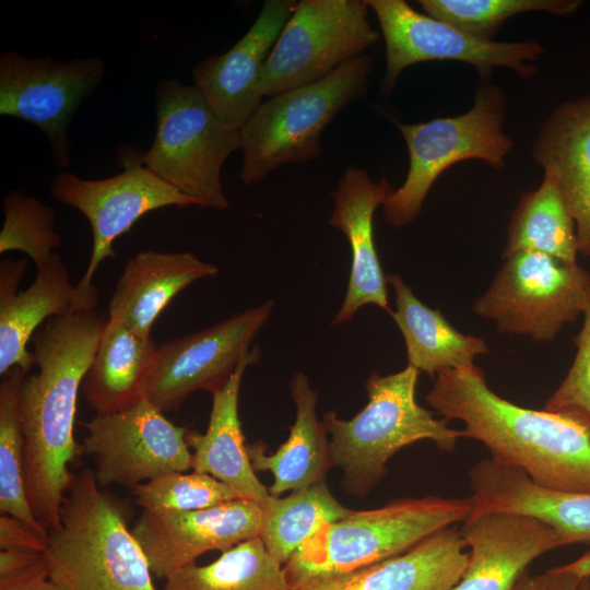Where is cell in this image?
Segmentation results:
<instances>
[{
	"label": "cell",
	"instance_id": "1",
	"mask_svg": "<svg viewBox=\"0 0 590 590\" xmlns=\"http://www.w3.org/2000/svg\"><path fill=\"white\" fill-rule=\"evenodd\" d=\"M106 321L94 309L54 317L32 338L38 370L25 376L20 394L26 489L34 515L48 530L59 527L73 480L78 394Z\"/></svg>",
	"mask_w": 590,
	"mask_h": 590
},
{
	"label": "cell",
	"instance_id": "2",
	"mask_svg": "<svg viewBox=\"0 0 590 590\" xmlns=\"http://www.w3.org/2000/svg\"><path fill=\"white\" fill-rule=\"evenodd\" d=\"M426 401L442 418L461 421L463 438L480 441L492 460L521 470L535 485L590 493V433L559 414L499 397L482 368L439 371Z\"/></svg>",
	"mask_w": 590,
	"mask_h": 590
},
{
	"label": "cell",
	"instance_id": "3",
	"mask_svg": "<svg viewBox=\"0 0 590 590\" xmlns=\"http://www.w3.org/2000/svg\"><path fill=\"white\" fill-rule=\"evenodd\" d=\"M420 371L403 369L379 375L370 373L364 384L368 401L352 418H341L335 411L323 414L330 436L333 465L342 470L346 492L364 498L384 479L388 461L401 449L421 440L433 441L445 452L455 451L462 430L450 428L446 418L416 400Z\"/></svg>",
	"mask_w": 590,
	"mask_h": 590
},
{
	"label": "cell",
	"instance_id": "4",
	"mask_svg": "<svg viewBox=\"0 0 590 590\" xmlns=\"http://www.w3.org/2000/svg\"><path fill=\"white\" fill-rule=\"evenodd\" d=\"M118 499L95 473L73 475L44 552L49 576L67 590H156L148 559Z\"/></svg>",
	"mask_w": 590,
	"mask_h": 590
},
{
	"label": "cell",
	"instance_id": "5",
	"mask_svg": "<svg viewBox=\"0 0 590 590\" xmlns=\"http://www.w3.org/2000/svg\"><path fill=\"white\" fill-rule=\"evenodd\" d=\"M474 502L428 495L396 499L321 527L284 565L290 590L314 577L351 571L401 554L445 528L463 523Z\"/></svg>",
	"mask_w": 590,
	"mask_h": 590
},
{
	"label": "cell",
	"instance_id": "6",
	"mask_svg": "<svg viewBox=\"0 0 590 590\" xmlns=\"http://www.w3.org/2000/svg\"><path fill=\"white\" fill-rule=\"evenodd\" d=\"M371 70V58L362 55L319 81L262 102L238 131L240 180L256 185L283 165L318 158L324 129L365 93Z\"/></svg>",
	"mask_w": 590,
	"mask_h": 590
},
{
	"label": "cell",
	"instance_id": "7",
	"mask_svg": "<svg viewBox=\"0 0 590 590\" xmlns=\"http://www.w3.org/2000/svg\"><path fill=\"white\" fill-rule=\"evenodd\" d=\"M156 131L144 164L199 206L228 208L221 184L239 132L226 127L193 85L163 79L155 87Z\"/></svg>",
	"mask_w": 590,
	"mask_h": 590
},
{
	"label": "cell",
	"instance_id": "8",
	"mask_svg": "<svg viewBox=\"0 0 590 590\" xmlns=\"http://www.w3.org/2000/svg\"><path fill=\"white\" fill-rule=\"evenodd\" d=\"M506 101L495 85L482 86L465 114L426 122L397 123L405 140L410 165L404 182L393 189L384 206L387 224L403 227L420 214L436 179L451 165L482 160L504 166L514 141L503 132Z\"/></svg>",
	"mask_w": 590,
	"mask_h": 590
},
{
	"label": "cell",
	"instance_id": "9",
	"mask_svg": "<svg viewBox=\"0 0 590 590\" xmlns=\"http://www.w3.org/2000/svg\"><path fill=\"white\" fill-rule=\"evenodd\" d=\"M144 153L130 144L118 149L116 176L88 180L61 172L51 181L54 199L79 210L92 229V251L85 272L75 285L86 310L96 306L99 293L92 281L99 264L114 258V241L146 213L167 206L198 205L192 198L158 177L144 164Z\"/></svg>",
	"mask_w": 590,
	"mask_h": 590
},
{
	"label": "cell",
	"instance_id": "10",
	"mask_svg": "<svg viewBox=\"0 0 590 590\" xmlns=\"http://www.w3.org/2000/svg\"><path fill=\"white\" fill-rule=\"evenodd\" d=\"M590 273L538 251L504 259L493 282L472 305V311L495 323L502 333L547 342L586 308Z\"/></svg>",
	"mask_w": 590,
	"mask_h": 590
},
{
	"label": "cell",
	"instance_id": "11",
	"mask_svg": "<svg viewBox=\"0 0 590 590\" xmlns=\"http://www.w3.org/2000/svg\"><path fill=\"white\" fill-rule=\"evenodd\" d=\"M368 10L366 0L297 2L263 66V97L319 81L362 56L379 39Z\"/></svg>",
	"mask_w": 590,
	"mask_h": 590
},
{
	"label": "cell",
	"instance_id": "12",
	"mask_svg": "<svg viewBox=\"0 0 590 590\" xmlns=\"http://www.w3.org/2000/svg\"><path fill=\"white\" fill-rule=\"evenodd\" d=\"M376 13L386 44L382 93L390 94L400 73L423 61L457 60L470 63L483 76L506 67L523 78L535 72L543 52L535 40L495 42L476 38L455 26L415 11L403 0H366Z\"/></svg>",
	"mask_w": 590,
	"mask_h": 590
},
{
	"label": "cell",
	"instance_id": "13",
	"mask_svg": "<svg viewBox=\"0 0 590 590\" xmlns=\"http://www.w3.org/2000/svg\"><path fill=\"white\" fill-rule=\"evenodd\" d=\"M104 62L96 57L62 62L52 57L0 54V115L35 125L46 135L54 163L70 165L69 126L82 101L102 82Z\"/></svg>",
	"mask_w": 590,
	"mask_h": 590
},
{
	"label": "cell",
	"instance_id": "14",
	"mask_svg": "<svg viewBox=\"0 0 590 590\" xmlns=\"http://www.w3.org/2000/svg\"><path fill=\"white\" fill-rule=\"evenodd\" d=\"M83 450L95 462L101 487L134 488L156 476L191 469L188 428L177 426L148 398L84 424Z\"/></svg>",
	"mask_w": 590,
	"mask_h": 590
},
{
	"label": "cell",
	"instance_id": "15",
	"mask_svg": "<svg viewBox=\"0 0 590 590\" xmlns=\"http://www.w3.org/2000/svg\"><path fill=\"white\" fill-rule=\"evenodd\" d=\"M273 307L274 300L268 299L157 346L148 399L164 413L176 410L193 391H220L250 351L251 341L269 320Z\"/></svg>",
	"mask_w": 590,
	"mask_h": 590
},
{
	"label": "cell",
	"instance_id": "16",
	"mask_svg": "<svg viewBox=\"0 0 590 590\" xmlns=\"http://www.w3.org/2000/svg\"><path fill=\"white\" fill-rule=\"evenodd\" d=\"M262 507L246 499L186 512L143 511L133 536L140 544L152 574L166 579L173 573L196 564L202 554L222 552L259 536Z\"/></svg>",
	"mask_w": 590,
	"mask_h": 590
},
{
	"label": "cell",
	"instance_id": "17",
	"mask_svg": "<svg viewBox=\"0 0 590 590\" xmlns=\"http://www.w3.org/2000/svg\"><path fill=\"white\" fill-rule=\"evenodd\" d=\"M296 4L293 0H266L253 24L235 45L193 68L194 85L229 129L239 131L263 102V66Z\"/></svg>",
	"mask_w": 590,
	"mask_h": 590
},
{
	"label": "cell",
	"instance_id": "18",
	"mask_svg": "<svg viewBox=\"0 0 590 590\" xmlns=\"http://www.w3.org/2000/svg\"><path fill=\"white\" fill-rule=\"evenodd\" d=\"M27 267L25 259L0 263V375L20 366L30 373L35 364L28 342L42 323L54 317L86 311L60 255L37 268L34 282L24 291L17 286Z\"/></svg>",
	"mask_w": 590,
	"mask_h": 590
},
{
	"label": "cell",
	"instance_id": "19",
	"mask_svg": "<svg viewBox=\"0 0 590 590\" xmlns=\"http://www.w3.org/2000/svg\"><path fill=\"white\" fill-rule=\"evenodd\" d=\"M460 533L469 558L452 590H511L533 560L563 546L551 526L517 514L471 515Z\"/></svg>",
	"mask_w": 590,
	"mask_h": 590
},
{
	"label": "cell",
	"instance_id": "20",
	"mask_svg": "<svg viewBox=\"0 0 590 590\" xmlns=\"http://www.w3.org/2000/svg\"><path fill=\"white\" fill-rule=\"evenodd\" d=\"M393 189L384 176L373 180L367 170L350 166L332 192L333 211L329 223L340 229L351 246V271L346 293L332 324L350 321L365 305L388 306L387 276L374 240V215Z\"/></svg>",
	"mask_w": 590,
	"mask_h": 590
},
{
	"label": "cell",
	"instance_id": "21",
	"mask_svg": "<svg viewBox=\"0 0 590 590\" xmlns=\"http://www.w3.org/2000/svg\"><path fill=\"white\" fill-rule=\"evenodd\" d=\"M474 508L471 515L508 512L551 526L563 546L590 544V493H562L535 485L521 470L491 458L469 471Z\"/></svg>",
	"mask_w": 590,
	"mask_h": 590
},
{
	"label": "cell",
	"instance_id": "22",
	"mask_svg": "<svg viewBox=\"0 0 590 590\" xmlns=\"http://www.w3.org/2000/svg\"><path fill=\"white\" fill-rule=\"evenodd\" d=\"M458 526L408 551L346 573L310 578L292 590H452L469 558Z\"/></svg>",
	"mask_w": 590,
	"mask_h": 590
},
{
	"label": "cell",
	"instance_id": "23",
	"mask_svg": "<svg viewBox=\"0 0 590 590\" xmlns=\"http://www.w3.org/2000/svg\"><path fill=\"white\" fill-rule=\"evenodd\" d=\"M261 355L251 349L239 363L228 382L212 394V409L205 433L188 429L187 442L192 449L191 469L206 473L232 488L240 499L263 507L272 497L253 470L238 414L244 373Z\"/></svg>",
	"mask_w": 590,
	"mask_h": 590
},
{
	"label": "cell",
	"instance_id": "24",
	"mask_svg": "<svg viewBox=\"0 0 590 590\" xmlns=\"http://www.w3.org/2000/svg\"><path fill=\"white\" fill-rule=\"evenodd\" d=\"M217 273L216 266L191 252L141 251L126 263L109 300L107 317L141 337L151 338L157 317L179 292Z\"/></svg>",
	"mask_w": 590,
	"mask_h": 590
},
{
	"label": "cell",
	"instance_id": "25",
	"mask_svg": "<svg viewBox=\"0 0 590 590\" xmlns=\"http://www.w3.org/2000/svg\"><path fill=\"white\" fill-rule=\"evenodd\" d=\"M533 158L552 172L575 221L579 253L590 257V94L567 101L543 122Z\"/></svg>",
	"mask_w": 590,
	"mask_h": 590
},
{
	"label": "cell",
	"instance_id": "26",
	"mask_svg": "<svg viewBox=\"0 0 590 590\" xmlns=\"http://www.w3.org/2000/svg\"><path fill=\"white\" fill-rule=\"evenodd\" d=\"M290 391L296 413L287 439L270 453L262 440L247 444L253 470L272 474L273 482L268 488L274 497L324 482L334 467L327 430L317 417L318 396L304 371L293 376Z\"/></svg>",
	"mask_w": 590,
	"mask_h": 590
},
{
	"label": "cell",
	"instance_id": "27",
	"mask_svg": "<svg viewBox=\"0 0 590 590\" xmlns=\"http://www.w3.org/2000/svg\"><path fill=\"white\" fill-rule=\"evenodd\" d=\"M157 356L152 338H144L107 317L81 390L96 414L127 410L148 398Z\"/></svg>",
	"mask_w": 590,
	"mask_h": 590
},
{
	"label": "cell",
	"instance_id": "28",
	"mask_svg": "<svg viewBox=\"0 0 590 590\" xmlns=\"http://www.w3.org/2000/svg\"><path fill=\"white\" fill-rule=\"evenodd\" d=\"M387 283L394 291L390 316L403 335L408 365L435 377L445 369L472 366L489 352L482 337L460 332L439 309L423 304L399 274L387 275Z\"/></svg>",
	"mask_w": 590,
	"mask_h": 590
},
{
	"label": "cell",
	"instance_id": "29",
	"mask_svg": "<svg viewBox=\"0 0 590 590\" xmlns=\"http://www.w3.org/2000/svg\"><path fill=\"white\" fill-rule=\"evenodd\" d=\"M520 251H538L566 264H577L575 221L556 176L544 170L541 185L524 193L512 212L503 259Z\"/></svg>",
	"mask_w": 590,
	"mask_h": 590
},
{
	"label": "cell",
	"instance_id": "30",
	"mask_svg": "<svg viewBox=\"0 0 590 590\" xmlns=\"http://www.w3.org/2000/svg\"><path fill=\"white\" fill-rule=\"evenodd\" d=\"M262 510L259 538L268 553L283 566L321 527L352 511L334 497L326 481L293 491L285 497L272 496Z\"/></svg>",
	"mask_w": 590,
	"mask_h": 590
},
{
	"label": "cell",
	"instance_id": "31",
	"mask_svg": "<svg viewBox=\"0 0 590 590\" xmlns=\"http://www.w3.org/2000/svg\"><path fill=\"white\" fill-rule=\"evenodd\" d=\"M163 590H290L284 566L261 539L244 541L206 565H190L165 579Z\"/></svg>",
	"mask_w": 590,
	"mask_h": 590
},
{
	"label": "cell",
	"instance_id": "32",
	"mask_svg": "<svg viewBox=\"0 0 590 590\" xmlns=\"http://www.w3.org/2000/svg\"><path fill=\"white\" fill-rule=\"evenodd\" d=\"M27 374L16 366L4 376L0 385V511L48 535L47 529L32 510L26 489L20 394Z\"/></svg>",
	"mask_w": 590,
	"mask_h": 590
},
{
	"label": "cell",
	"instance_id": "33",
	"mask_svg": "<svg viewBox=\"0 0 590 590\" xmlns=\"http://www.w3.org/2000/svg\"><path fill=\"white\" fill-rule=\"evenodd\" d=\"M427 15L481 39L492 40L509 17L530 11L555 15L575 13L579 0H420Z\"/></svg>",
	"mask_w": 590,
	"mask_h": 590
},
{
	"label": "cell",
	"instance_id": "34",
	"mask_svg": "<svg viewBox=\"0 0 590 590\" xmlns=\"http://www.w3.org/2000/svg\"><path fill=\"white\" fill-rule=\"evenodd\" d=\"M4 214L0 231V253L17 250L27 255L36 269L47 263L52 249L62 244L55 229L54 209L20 189L10 190L2 197Z\"/></svg>",
	"mask_w": 590,
	"mask_h": 590
},
{
	"label": "cell",
	"instance_id": "35",
	"mask_svg": "<svg viewBox=\"0 0 590 590\" xmlns=\"http://www.w3.org/2000/svg\"><path fill=\"white\" fill-rule=\"evenodd\" d=\"M135 504L151 514H175L211 508L238 498L223 482L206 474L172 472L132 489Z\"/></svg>",
	"mask_w": 590,
	"mask_h": 590
},
{
	"label": "cell",
	"instance_id": "36",
	"mask_svg": "<svg viewBox=\"0 0 590 590\" xmlns=\"http://www.w3.org/2000/svg\"><path fill=\"white\" fill-rule=\"evenodd\" d=\"M582 327L574 337L575 358L544 410L565 416L590 433V292Z\"/></svg>",
	"mask_w": 590,
	"mask_h": 590
},
{
	"label": "cell",
	"instance_id": "37",
	"mask_svg": "<svg viewBox=\"0 0 590 590\" xmlns=\"http://www.w3.org/2000/svg\"><path fill=\"white\" fill-rule=\"evenodd\" d=\"M545 590H590V551L543 574Z\"/></svg>",
	"mask_w": 590,
	"mask_h": 590
},
{
	"label": "cell",
	"instance_id": "38",
	"mask_svg": "<svg viewBox=\"0 0 590 590\" xmlns=\"http://www.w3.org/2000/svg\"><path fill=\"white\" fill-rule=\"evenodd\" d=\"M48 535L35 531L22 520L10 515L0 516V548H17L44 553Z\"/></svg>",
	"mask_w": 590,
	"mask_h": 590
},
{
	"label": "cell",
	"instance_id": "39",
	"mask_svg": "<svg viewBox=\"0 0 590 590\" xmlns=\"http://www.w3.org/2000/svg\"><path fill=\"white\" fill-rule=\"evenodd\" d=\"M0 590H67L49 576L44 557L15 575L0 578Z\"/></svg>",
	"mask_w": 590,
	"mask_h": 590
},
{
	"label": "cell",
	"instance_id": "40",
	"mask_svg": "<svg viewBox=\"0 0 590 590\" xmlns=\"http://www.w3.org/2000/svg\"><path fill=\"white\" fill-rule=\"evenodd\" d=\"M44 557V553L5 548L0 551V578L15 575L27 569Z\"/></svg>",
	"mask_w": 590,
	"mask_h": 590
},
{
	"label": "cell",
	"instance_id": "41",
	"mask_svg": "<svg viewBox=\"0 0 590 590\" xmlns=\"http://www.w3.org/2000/svg\"><path fill=\"white\" fill-rule=\"evenodd\" d=\"M511 590H545L543 574L531 575L526 570Z\"/></svg>",
	"mask_w": 590,
	"mask_h": 590
}]
</instances>
